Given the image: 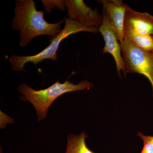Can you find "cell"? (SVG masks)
<instances>
[{
  "label": "cell",
  "instance_id": "cell-11",
  "mask_svg": "<svg viewBox=\"0 0 153 153\" xmlns=\"http://www.w3.org/2000/svg\"><path fill=\"white\" fill-rule=\"evenodd\" d=\"M45 11L49 13L55 7L61 11H65L66 9V4L63 0H42L41 1Z\"/></svg>",
  "mask_w": 153,
  "mask_h": 153
},
{
  "label": "cell",
  "instance_id": "cell-4",
  "mask_svg": "<svg viewBox=\"0 0 153 153\" xmlns=\"http://www.w3.org/2000/svg\"><path fill=\"white\" fill-rule=\"evenodd\" d=\"M120 44L124 75L128 73L144 75L152 84L153 96V51L141 49L125 38Z\"/></svg>",
  "mask_w": 153,
  "mask_h": 153
},
{
  "label": "cell",
  "instance_id": "cell-6",
  "mask_svg": "<svg viewBox=\"0 0 153 153\" xmlns=\"http://www.w3.org/2000/svg\"><path fill=\"white\" fill-rule=\"evenodd\" d=\"M102 23L98 28L99 32L103 36L105 43L102 52L112 55L116 65L118 74L121 76V71L124 72L125 66L120 43L118 42L116 33L107 17L104 14H102Z\"/></svg>",
  "mask_w": 153,
  "mask_h": 153
},
{
  "label": "cell",
  "instance_id": "cell-3",
  "mask_svg": "<svg viewBox=\"0 0 153 153\" xmlns=\"http://www.w3.org/2000/svg\"><path fill=\"white\" fill-rule=\"evenodd\" d=\"M64 23L65 26L63 29L55 37L50 39V44L48 47L38 54L26 56L13 55L8 57L6 55V58L10 63L12 70L16 71H25L24 67L27 63H32L36 65L46 59L57 61V51L60 43L65 38L72 34L82 31L94 33L99 32L98 28L86 27L69 18L64 19Z\"/></svg>",
  "mask_w": 153,
  "mask_h": 153
},
{
  "label": "cell",
  "instance_id": "cell-10",
  "mask_svg": "<svg viewBox=\"0 0 153 153\" xmlns=\"http://www.w3.org/2000/svg\"><path fill=\"white\" fill-rule=\"evenodd\" d=\"M123 33L124 38L137 47L148 51H153V36L137 34L126 25H124Z\"/></svg>",
  "mask_w": 153,
  "mask_h": 153
},
{
  "label": "cell",
  "instance_id": "cell-2",
  "mask_svg": "<svg viewBox=\"0 0 153 153\" xmlns=\"http://www.w3.org/2000/svg\"><path fill=\"white\" fill-rule=\"evenodd\" d=\"M93 87L92 83L87 80L76 85L66 80L63 83L57 81L47 88L39 90L23 83L19 86V91L23 95L20 98L33 104L36 110L38 121H41L47 118L49 108L60 96L67 92L89 89Z\"/></svg>",
  "mask_w": 153,
  "mask_h": 153
},
{
  "label": "cell",
  "instance_id": "cell-1",
  "mask_svg": "<svg viewBox=\"0 0 153 153\" xmlns=\"http://www.w3.org/2000/svg\"><path fill=\"white\" fill-rule=\"evenodd\" d=\"M15 16L12 20L13 30L20 32L19 45L27 46L38 36L47 35L54 38L60 31L64 19L56 23H49L45 20L44 12L38 11L33 0H17L14 8Z\"/></svg>",
  "mask_w": 153,
  "mask_h": 153
},
{
  "label": "cell",
  "instance_id": "cell-13",
  "mask_svg": "<svg viewBox=\"0 0 153 153\" xmlns=\"http://www.w3.org/2000/svg\"><path fill=\"white\" fill-rule=\"evenodd\" d=\"M149 138L152 142V153H153V136H149Z\"/></svg>",
  "mask_w": 153,
  "mask_h": 153
},
{
  "label": "cell",
  "instance_id": "cell-7",
  "mask_svg": "<svg viewBox=\"0 0 153 153\" xmlns=\"http://www.w3.org/2000/svg\"><path fill=\"white\" fill-rule=\"evenodd\" d=\"M103 7V14L109 20L116 33L120 43L124 39L123 28L125 17L128 5L121 0H101L98 1Z\"/></svg>",
  "mask_w": 153,
  "mask_h": 153
},
{
  "label": "cell",
  "instance_id": "cell-12",
  "mask_svg": "<svg viewBox=\"0 0 153 153\" xmlns=\"http://www.w3.org/2000/svg\"><path fill=\"white\" fill-rule=\"evenodd\" d=\"M0 127L2 129L4 128L8 123H13L14 122L13 119L1 111H0Z\"/></svg>",
  "mask_w": 153,
  "mask_h": 153
},
{
  "label": "cell",
  "instance_id": "cell-14",
  "mask_svg": "<svg viewBox=\"0 0 153 153\" xmlns=\"http://www.w3.org/2000/svg\"><path fill=\"white\" fill-rule=\"evenodd\" d=\"M0 153H3L2 152V149L1 147V149H0Z\"/></svg>",
  "mask_w": 153,
  "mask_h": 153
},
{
  "label": "cell",
  "instance_id": "cell-8",
  "mask_svg": "<svg viewBox=\"0 0 153 153\" xmlns=\"http://www.w3.org/2000/svg\"><path fill=\"white\" fill-rule=\"evenodd\" d=\"M124 25L134 33L142 35L153 36V16L147 13H140L128 6Z\"/></svg>",
  "mask_w": 153,
  "mask_h": 153
},
{
  "label": "cell",
  "instance_id": "cell-9",
  "mask_svg": "<svg viewBox=\"0 0 153 153\" xmlns=\"http://www.w3.org/2000/svg\"><path fill=\"white\" fill-rule=\"evenodd\" d=\"M87 137L85 132L78 135H68L65 153H95L86 144L85 139Z\"/></svg>",
  "mask_w": 153,
  "mask_h": 153
},
{
  "label": "cell",
  "instance_id": "cell-5",
  "mask_svg": "<svg viewBox=\"0 0 153 153\" xmlns=\"http://www.w3.org/2000/svg\"><path fill=\"white\" fill-rule=\"evenodd\" d=\"M68 18L81 25L90 27L99 28L103 17L98 9L93 10L82 0H65Z\"/></svg>",
  "mask_w": 153,
  "mask_h": 153
}]
</instances>
